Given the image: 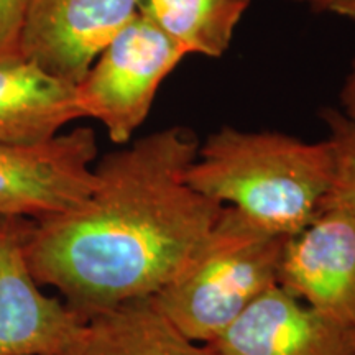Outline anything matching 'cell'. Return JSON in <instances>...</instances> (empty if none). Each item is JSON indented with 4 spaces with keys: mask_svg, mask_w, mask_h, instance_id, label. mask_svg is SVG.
<instances>
[{
    "mask_svg": "<svg viewBox=\"0 0 355 355\" xmlns=\"http://www.w3.org/2000/svg\"><path fill=\"white\" fill-rule=\"evenodd\" d=\"M198 148L191 128L173 125L102 157L86 201L30 225L25 250L35 279L83 319L157 295L224 207L186 180Z\"/></svg>",
    "mask_w": 355,
    "mask_h": 355,
    "instance_id": "1",
    "label": "cell"
},
{
    "mask_svg": "<svg viewBox=\"0 0 355 355\" xmlns=\"http://www.w3.org/2000/svg\"><path fill=\"white\" fill-rule=\"evenodd\" d=\"M336 175L331 141L225 125L191 163L189 186L272 234L295 235L313 219Z\"/></svg>",
    "mask_w": 355,
    "mask_h": 355,
    "instance_id": "2",
    "label": "cell"
},
{
    "mask_svg": "<svg viewBox=\"0 0 355 355\" xmlns=\"http://www.w3.org/2000/svg\"><path fill=\"white\" fill-rule=\"evenodd\" d=\"M285 241L224 206L206 241L153 303L181 334L209 344L278 286Z\"/></svg>",
    "mask_w": 355,
    "mask_h": 355,
    "instance_id": "3",
    "label": "cell"
},
{
    "mask_svg": "<svg viewBox=\"0 0 355 355\" xmlns=\"http://www.w3.org/2000/svg\"><path fill=\"white\" fill-rule=\"evenodd\" d=\"M186 53L141 13L105 44L76 83L83 119H94L117 145L132 141L162 83Z\"/></svg>",
    "mask_w": 355,
    "mask_h": 355,
    "instance_id": "4",
    "label": "cell"
},
{
    "mask_svg": "<svg viewBox=\"0 0 355 355\" xmlns=\"http://www.w3.org/2000/svg\"><path fill=\"white\" fill-rule=\"evenodd\" d=\"M97 155L89 127L40 144L0 141V217L37 222L78 207L96 186Z\"/></svg>",
    "mask_w": 355,
    "mask_h": 355,
    "instance_id": "5",
    "label": "cell"
},
{
    "mask_svg": "<svg viewBox=\"0 0 355 355\" xmlns=\"http://www.w3.org/2000/svg\"><path fill=\"white\" fill-rule=\"evenodd\" d=\"M278 286L355 329V207L334 186L313 219L286 237Z\"/></svg>",
    "mask_w": 355,
    "mask_h": 355,
    "instance_id": "6",
    "label": "cell"
},
{
    "mask_svg": "<svg viewBox=\"0 0 355 355\" xmlns=\"http://www.w3.org/2000/svg\"><path fill=\"white\" fill-rule=\"evenodd\" d=\"M32 222L0 217V355H61L84 322L35 279L25 250Z\"/></svg>",
    "mask_w": 355,
    "mask_h": 355,
    "instance_id": "7",
    "label": "cell"
},
{
    "mask_svg": "<svg viewBox=\"0 0 355 355\" xmlns=\"http://www.w3.org/2000/svg\"><path fill=\"white\" fill-rule=\"evenodd\" d=\"M139 13V0H28L24 58L76 84Z\"/></svg>",
    "mask_w": 355,
    "mask_h": 355,
    "instance_id": "8",
    "label": "cell"
},
{
    "mask_svg": "<svg viewBox=\"0 0 355 355\" xmlns=\"http://www.w3.org/2000/svg\"><path fill=\"white\" fill-rule=\"evenodd\" d=\"M206 345L216 355H355V329L275 286Z\"/></svg>",
    "mask_w": 355,
    "mask_h": 355,
    "instance_id": "9",
    "label": "cell"
},
{
    "mask_svg": "<svg viewBox=\"0 0 355 355\" xmlns=\"http://www.w3.org/2000/svg\"><path fill=\"white\" fill-rule=\"evenodd\" d=\"M83 119L76 84L33 61H0V141L40 144Z\"/></svg>",
    "mask_w": 355,
    "mask_h": 355,
    "instance_id": "10",
    "label": "cell"
},
{
    "mask_svg": "<svg viewBox=\"0 0 355 355\" xmlns=\"http://www.w3.org/2000/svg\"><path fill=\"white\" fill-rule=\"evenodd\" d=\"M61 355H216L181 334L152 298L133 300L84 319Z\"/></svg>",
    "mask_w": 355,
    "mask_h": 355,
    "instance_id": "11",
    "label": "cell"
},
{
    "mask_svg": "<svg viewBox=\"0 0 355 355\" xmlns=\"http://www.w3.org/2000/svg\"><path fill=\"white\" fill-rule=\"evenodd\" d=\"M250 0H139L146 17L188 55L219 58L229 50Z\"/></svg>",
    "mask_w": 355,
    "mask_h": 355,
    "instance_id": "12",
    "label": "cell"
},
{
    "mask_svg": "<svg viewBox=\"0 0 355 355\" xmlns=\"http://www.w3.org/2000/svg\"><path fill=\"white\" fill-rule=\"evenodd\" d=\"M321 119L326 123L327 140L331 141L336 157L332 186L355 207V122L334 107L322 109Z\"/></svg>",
    "mask_w": 355,
    "mask_h": 355,
    "instance_id": "13",
    "label": "cell"
},
{
    "mask_svg": "<svg viewBox=\"0 0 355 355\" xmlns=\"http://www.w3.org/2000/svg\"><path fill=\"white\" fill-rule=\"evenodd\" d=\"M28 0H0V61L24 58V40Z\"/></svg>",
    "mask_w": 355,
    "mask_h": 355,
    "instance_id": "14",
    "label": "cell"
},
{
    "mask_svg": "<svg viewBox=\"0 0 355 355\" xmlns=\"http://www.w3.org/2000/svg\"><path fill=\"white\" fill-rule=\"evenodd\" d=\"M339 101H340V112L345 117H349L350 121L355 122V56L350 63V69L347 76L344 79L343 87L339 92Z\"/></svg>",
    "mask_w": 355,
    "mask_h": 355,
    "instance_id": "15",
    "label": "cell"
},
{
    "mask_svg": "<svg viewBox=\"0 0 355 355\" xmlns=\"http://www.w3.org/2000/svg\"><path fill=\"white\" fill-rule=\"evenodd\" d=\"M314 12H327L355 21V0H309Z\"/></svg>",
    "mask_w": 355,
    "mask_h": 355,
    "instance_id": "16",
    "label": "cell"
},
{
    "mask_svg": "<svg viewBox=\"0 0 355 355\" xmlns=\"http://www.w3.org/2000/svg\"><path fill=\"white\" fill-rule=\"evenodd\" d=\"M288 2H295V3H308L309 2V0H288Z\"/></svg>",
    "mask_w": 355,
    "mask_h": 355,
    "instance_id": "17",
    "label": "cell"
}]
</instances>
